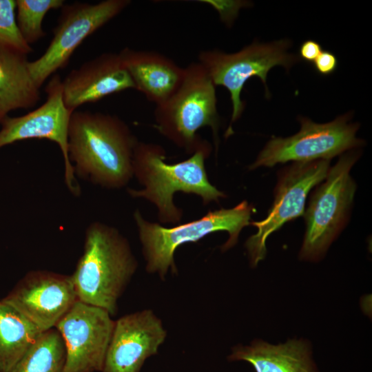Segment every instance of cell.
I'll return each mask as SVG.
<instances>
[{
    "label": "cell",
    "instance_id": "6da1fadb",
    "mask_svg": "<svg viewBox=\"0 0 372 372\" xmlns=\"http://www.w3.org/2000/svg\"><path fill=\"white\" fill-rule=\"evenodd\" d=\"M138 141L115 115L74 111L68 132V153L75 176L106 188L125 186L134 174Z\"/></svg>",
    "mask_w": 372,
    "mask_h": 372
},
{
    "label": "cell",
    "instance_id": "7a4b0ae2",
    "mask_svg": "<svg viewBox=\"0 0 372 372\" xmlns=\"http://www.w3.org/2000/svg\"><path fill=\"white\" fill-rule=\"evenodd\" d=\"M210 152L211 146L206 142L189 158L168 164L165 161V151L161 145L138 141L134 149L133 172L145 188L129 189V194L153 203L161 222H180L182 211L173 201L176 192L195 194L201 197L205 204L225 197L207 178L205 160Z\"/></svg>",
    "mask_w": 372,
    "mask_h": 372
},
{
    "label": "cell",
    "instance_id": "3957f363",
    "mask_svg": "<svg viewBox=\"0 0 372 372\" xmlns=\"http://www.w3.org/2000/svg\"><path fill=\"white\" fill-rule=\"evenodd\" d=\"M137 266L128 241L117 229L99 222L90 224L83 254L71 275L78 300L115 315Z\"/></svg>",
    "mask_w": 372,
    "mask_h": 372
},
{
    "label": "cell",
    "instance_id": "277c9868",
    "mask_svg": "<svg viewBox=\"0 0 372 372\" xmlns=\"http://www.w3.org/2000/svg\"><path fill=\"white\" fill-rule=\"evenodd\" d=\"M216 86L199 62L185 68L182 83L165 102L156 105L155 127L165 137L188 153H194L207 141L196 134L208 126L217 145L219 116Z\"/></svg>",
    "mask_w": 372,
    "mask_h": 372
},
{
    "label": "cell",
    "instance_id": "5b68a950",
    "mask_svg": "<svg viewBox=\"0 0 372 372\" xmlns=\"http://www.w3.org/2000/svg\"><path fill=\"white\" fill-rule=\"evenodd\" d=\"M254 207L244 200L231 209L209 211L200 219L167 228L145 220L138 211L134 217L138 226L146 270L157 273L162 280L171 269L176 273V249L183 244L196 242L208 234L225 231L229 239L223 245V250L233 247L238 241L240 231L250 224Z\"/></svg>",
    "mask_w": 372,
    "mask_h": 372
},
{
    "label": "cell",
    "instance_id": "8992f818",
    "mask_svg": "<svg viewBox=\"0 0 372 372\" xmlns=\"http://www.w3.org/2000/svg\"><path fill=\"white\" fill-rule=\"evenodd\" d=\"M359 157L360 152L355 149L342 154L329 168L325 181L316 186L304 212L306 231L301 259L320 260L347 224L356 190L350 171Z\"/></svg>",
    "mask_w": 372,
    "mask_h": 372
},
{
    "label": "cell",
    "instance_id": "52a82bcc",
    "mask_svg": "<svg viewBox=\"0 0 372 372\" xmlns=\"http://www.w3.org/2000/svg\"><path fill=\"white\" fill-rule=\"evenodd\" d=\"M290 46L291 43L287 40L268 43L254 42L234 53L207 50L198 54V62L205 69L215 86H223L230 94L232 114L227 136L232 134L231 123L243 112L245 103L240 96L245 83L253 76L259 77L265 85L267 97L268 72L276 65L289 70L300 61L298 56L289 52Z\"/></svg>",
    "mask_w": 372,
    "mask_h": 372
},
{
    "label": "cell",
    "instance_id": "ba28073f",
    "mask_svg": "<svg viewBox=\"0 0 372 372\" xmlns=\"http://www.w3.org/2000/svg\"><path fill=\"white\" fill-rule=\"evenodd\" d=\"M351 114L348 113L327 123H316L305 117L299 118L300 131L287 138L273 137L249 169L273 167L288 161L331 160L362 145L364 141L355 136L359 125L351 123Z\"/></svg>",
    "mask_w": 372,
    "mask_h": 372
},
{
    "label": "cell",
    "instance_id": "9c48e42d",
    "mask_svg": "<svg viewBox=\"0 0 372 372\" xmlns=\"http://www.w3.org/2000/svg\"><path fill=\"white\" fill-rule=\"evenodd\" d=\"M130 4L129 0H105L96 3L74 2L61 8L53 37L44 53L29 61L30 75L41 88L48 77L65 68L81 43Z\"/></svg>",
    "mask_w": 372,
    "mask_h": 372
},
{
    "label": "cell",
    "instance_id": "30bf717a",
    "mask_svg": "<svg viewBox=\"0 0 372 372\" xmlns=\"http://www.w3.org/2000/svg\"><path fill=\"white\" fill-rule=\"evenodd\" d=\"M331 160L294 163L278 174L273 205L262 220L250 224L257 228L256 234L245 243L253 267L266 255V240L285 223L304 214L309 192L326 178Z\"/></svg>",
    "mask_w": 372,
    "mask_h": 372
},
{
    "label": "cell",
    "instance_id": "8fae6325",
    "mask_svg": "<svg viewBox=\"0 0 372 372\" xmlns=\"http://www.w3.org/2000/svg\"><path fill=\"white\" fill-rule=\"evenodd\" d=\"M45 101L28 113L17 116H7L1 123L0 148L7 145L31 138L48 139L56 143L62 152L65 166V182L74 196L81 188L68 153V132L73 112L65 105L62 80L54 74L45 86Z\"/></svg>",
    "mask_w": 372,
    "mask_h": 372
},
{
    "label": "cell",
    "instance_id": "7c38bea8",
    "mask_svg": "<svg viewBox=\"0 0 372 372\" xmlns=\"http://www.w3.org/2000/svg\"><path fill=\"white\" fill-rule=\"evenodd\" d=\"M105 309L77 300L55 328L65 346L63 372L102 371L115 321Z\"/></svg>",
    "mask_w": 372,
    "mask_h": 372
},
{
    "label": "cell",
    "instance_id": "4fadbf2b",
    "mask_svg": "<svg viewBox=\"0 0 372 372\" xmlns=\"http://www.w3.org/2000/svg\"><path fill=\"white\" fill-rule=\"evenodd\" d=\"M43 332L79 300L71 276L46 270L27 273L1 299Z\"/></svg>",
    "mask_w": 372,
    "mask_h": 372
},
{
    "label": "cell",
    "instance_id": "5bb4252c",
    "mask_svg": "<svg viewBox=\"0 0 372 372\" xmlns=\"http://www.w3.org/2000/svg\"><path fill=\"white\" fill-rule=\"evenodd\" d=\"M166 336L161 320L151 309L122 316L114 322L102 372H140Z\"/></svg>",
    "mask_w": 372,
    "mask_h": 372
},
{
    "label": "cell",
    "instance_id": "9a60e30c",
    "mask_svg": "<svg viewBox=\"0 0 372 372\" xmlns=\"http://www.w3.org/2000/svg\"><path fill=\"white\" fill-rule=\"evenodd\" d=\"M129 89L135 90L134 85L119 53L114 52H105L85 62L62 80L65 105L73 112L82 105Z\"/></svg>",
    "mask_w": 372,
    "mask_h": 372
},
{
    "label": "cell",
    "instance_id": "2e32d148",
    "mask_svg": "<svg viewBox=\"0 0 372 372\" xmlns=\"http://www.w3.org/2000/svg\"><path fill=\"white\" fill-rule=\"evenodd\" d=\"M118 53L135 90L155 106L167 100L182 83L185 68L159 52L125 48Z\"/></svg>",
    "mask_w": 372,
    "mask_h": 372
},
{
    "label": "cell",
    "instance_id": "e0dca14e",
    "mask_svg": "<svg viewBox=\"0 0 372 372\" xmlns=\"http://www.w3.org/2000/svg\"><path fill=\"white\" fill-rule=\"evenodd\" d=\"M229 358L249 362L256 372H318L309 348L302 340L278 345L255 340L250 346L235 347Z\"/></svg>",
    "mask_w": 372,
    "mask_h": 372
},
{
    "label": "cell",
    "instance_id": "ac0fdd59",
    "mask_svg": "<svg viewBox=\"0 0 372 372\" xmlns=\"http://www.w3.org/2000/svg\"><path fill=\"white\" fill-rule=\"evenodd\" d=\"M28 63L27 54L0 46V124L10 112L32 108L40 100Z\"/></svg>",
    "mask_w": 372,
    "mask_h": 372
},
{
    "label": "cell",
    "instance_id": "d6986e66",
    "mask_svg": "<svg viewBox=\"0 0 372 372\" xmlns=\"http://www.w3.org/2000/svg\"><path fill=\"white\" fill-rule=\"evenodd\" d=\"M42 332L8 304L0 300V372H8Z\"/></svg>",
    "mask_w": 372,
    "mask_h": 372
},
{
    "label": "cell",
    "instance_id": "ffe728a7",
    "mask_svg": "<svg viewBox=\"0 0 372 372\" xmlns=\"http://www.w3.org/2000/svg\"><path fill=\"white\" fill-rule=\"evenodd\" d=\"M66 357L64 341L56 328L41 333L8 372H63Z\"/></svg>",
    "mask_w": 372,
    "mask_h": 372
},
{
    "label": "cell",
    "instance_id": "44dd1931",
    "mask_svg": "<svg viewBox=\"0 0 372 372\" xmlns=\"http://www.w3.org/2000/svg\"><path fill=\"white\" fill-rule=\"evenodd\" d=\"M64 0H16V20L24 41L30 45L45 36L43 29L45 15L61 8Z\"/></svg>",
    "mask_w": 372,
    "mask_h": 372
},
{
    "label": "cell",
    "instance_id": "7402d4cb",
    "mask_svg": "<svg viewBox=\"0 0 372 372\" xmlns=\"http://www.w3.org/2000/svg\"><path fill=\"white\" fill-rule=\"evenodd\" d=\"M0 46L27 55L32 52L17 26L15 0H0Z\"/></svg>",
    "mask_w": 372,
    "mask_h": 372
},
{
    "label": "cell",
    "instance_id": "603a6c76",
    "mask_svg": "<svg viewBox=\"0 0 372 372\" xmlns=\"http://www.w3.org/2000/svg\"><path fill=\"white\" fill-rule=\"evenodd\" d=\"M316 70L321 75H329L337 68L336 56L329 51H322L313 61Z\"/></svg>",
    "mask_w": 372,
    "mask_h": 372
},
{
    "label": "cell",
    "instance_id": "cb8c5ba5",
    "mask_svg": "<svg viewBox=\"0 0 372 372\" xmlns=\"http://www.w3.org/2000/svg\"><path fill=\"white\" fill-rule=\"evenodd\" d=\"M322 51L321 45L318 42L307 40L300 47V56L307 62H313Z\"/></svg>",
    "mask_w": 372,
    "mask_h": 372
}]
</instances>
